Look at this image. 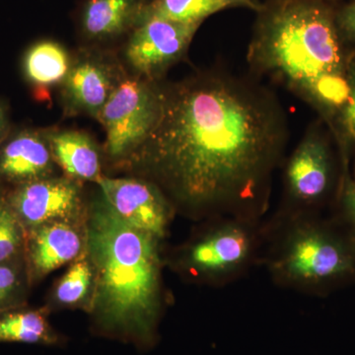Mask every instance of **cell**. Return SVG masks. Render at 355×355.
<instances>
[{"instance_id":"cell-1","label":"cell","mask_w":355,"mask_h":355,"mask_svg":"<svg viewBox=\"0 0 355 355\" xmlns=\"http://www.w3.org/2000/svg\"><path fill=\"white\" fill-rule=\"evenodd\" d=\"M159 99L153 130L128 164L191 209H227L260 197L286 139V116L268 91L209 76L159 91Z\"/></svg>"},{"instance_id":"cell-2","label":"cell","mask_w":355,"mask_h":355,"mask_svg":"<svg viewBox=\"0 0 355 355\" xmlns=\"http://www.w3.org/2000/svg\"><path fill=\"white\" fill-rule=\"evenodd\" d=\"M86 254L94 272L91 310L102 331L150 343L159 311L157 238L123 220L102 197L86 223Z\"/></svg>"},{"instance_id":"cell-3","label":"cell","mask_w":355,"mask_h":355,"mask_svg":"<svg viewBox=\"0 0 355 355\" xmlns=\"http://www.w3.org/2000/svg\"><path fill=\"white\" fill-rule=\"evenodd\" d=\"M250 58L261 70L321 106H345L347 78L336 11L324 0H270L261 6Z\"/></svg>"},{"instance_id":"cell-4","label":"cell","mask_w":355,"mask_h":355,"mask_svg":"<svg viewBox=\"0 0 355 355\" xmlns=\"http://www.w3.org/2000/svg\"><path fill=\"white\" fill-rule=\"evenodd\" d=\"M159 90L137 78L123 79L114 86L99 120L106 132V153L125 159L153 130L159 110Z\"/></svg>"},{"instance_id":"cell-5","label":"cell","mask_w":355,"mask_h":355,"mask_svg":"<svg viewBox=\"0 0 355 355\" xmlns=\"http://www.w3.org/2000/svg\"><path fill=\"white\" fill-rule=\"evenodd\" d=\"M26 231L55 221H83L81 190L76 180L46 177L16 186L6 197Z\"/></svg>"},{"instance_id":"cell-6","label":"cell","mask_w":355,"mask_h":355,"mask_svg":"<svg viewBox=\"0 0 355 355\" xmlns=\"http://www.w3.org/2000/svg\"><path fill=\"white\" fill-rule=\"evenodd\" d=\"M200 26L160 18L141 21L128 44V62L140 74L158 76L182 58Z\"/></svg>"},{"instance_id":"cell-7","label":"cell","mask_w":355,"mask_h":355,"mask_svg":"<svg viewBox=\"0 0 355 355\" xmlns=\"http://www.w3.org/2000/svg\"><path fill=\"white\" fill-rule=\"evenodd\" d=\"M291 279L321 282L345 277L354 270V258L333 236L317 230L302 231L291 240L282 260Z\"/></svg>"},{"instance_id":"cell-8","label":"cell","mask_w":355,"mask_h":355,"mask_svg":"<svg viewBox=\"0 0 355 355\" xmlns=\"http://www.w3.org/2000/svg\"><path fill=\"white\" fill-rule=\"evenodd\" d=\"M114 211L132 227L161 238L169 220V207L157 187L130 178H107L97 182Z\"/></svg>"},{"instance_id":"cell-9","label":"cell","mask_w":355,"mask_h":355,"mask_svg":"<svg viewBox=\"0 0 355 355\" xmlns=\"http://www.w3.org/2000/svg\"><path fill=\"white\" fill-rule=\"evenodd\" d=\"M81 222L55 221L26 231L24 259L30 284L80 258L86 249Z\"/></svg>"},{"instance_id":"cell-10","label":"cell","mask_w":355,"mask_h":355,"mask_svg":"<svg viewBox=\"0 0 355 355\" xmlns=\"http://www.w3.org/2000/svg\"><path fill=\"white\" fill-rule=\"evenodd\" d=\"M53 161L44 133L21 130L0 144V182L19 186L51 177Z\"/></svg>"},{"instance_id":"cell-11","label":"cell","mask_w":355,"mask_h":355,"mask_svg":"<svg viewBox=\"0 0 355 355\" xmlns=\"http://www.w3.org/2000/svg\"><path fill=\"white\" fill-rule=\"evenodd\" d=\"M249 236L241 228L227 226L210 233L189 251L188 265L205 275L227 272L244 263L250 253Z\"/></svg>"},{"instance_id":"cell-12","label":"cell","mask_w":355,"mask_h":355,"mask_svg":"<svg viewBox=\"0 0 355 355\" xmlns=\"http://www.w3.org/2000/svg\"><path fill=\"white\" fill-rule=\"evenodd\" d=\"M287 182L292 195L301 200H317L330 182V158L323 142L309 135L289 161Z\"/></svg>"},{"instance_id":"cell-13","label":"cell","mask_w":355,"mask_h":355,"mask_svg":"<svg viewBox=\"0 0 355 355\" xmlns=\"http://www.w3.org/2000/svg\"><path fill=\"white\" fill-rule=\"evenodd\" d=\"M114 86L104 65L94 60H84L70 67L64 79V93L71 109L98 120Z\"/></svg>"},{"instance_id":"cell-14","label":"cell","mask_w":355,"mask_h":355,"mask_svg":"<svg viewBox=\"0 0 355 355\" xmlns=\"http://www.w3.org/2000/svg\"><path fill=\"white\" fill-rule=\"evenodd\" d=\"M53 160L70 179L97 183L103 177L101 162L93 140L76 130L44 132Z\"/></svg>"},{"instance_id":"cell-15","label":"cell","mask_w":355,"mask_h":355,"mask_svg":"<svg viewBox=\"0 0 355 355\" xmlns=\"http://www.w3.org/2000/svg\"><path fill=\"white\" fill-rule=\"evenodd\" d=\"M144 0H87L81 26L91 39L113 38L137 25Z\"/></svg>"},{"instance_id":"cell-16","label":"cell","mask_w":355,"mask_h":355,"mask_svg":"<svg viewBox=\"0 0 355 355\" xmlns=\"http://www.w3.org/2000/svg\"><path fill=\"white\" fill-rule=\"evenodd\" d=\"M60 336L51 328L44 309L22 306L0 311V343L57 345Z\"/></svg>"},{"instance_id":"cell-17","label":"cell","mask_w":355,"mask_h":355,"mask_svg":"<svg viewBox=\"0 0 355 355\" xmlns=\"http://www.w3.org/2000/svg\"><path fill=\"white\" fill-rule=\"evenodd\" d=\"M69 70V53L55 42H38L26 53L25 76L36 87L46 88L64 81Z\"/></svg>"},{"instance_id":"cell-18","label":"cell","mask_w":355,"mask_h":355,"mask_svg":"<svg viewBox=\"0 0 355 355\" xmlns=\"http://www.w3.org/2000/svg\"><path fill=\"white\" fill-rule=\"evenodd\" d=\"M230 7L226 0H150L142 7L137 25L149 18L200 25L210 15Z\"/></svg>"},{"instance_id":"cell-19","label":"cell","mask_w":355,"mask_h":355,"mask_svg":"<svg viewBox=\"0 0 355 355\" xmlns=\"http://www.w3.org/2000/svg\"><path fill=\"white\" fill-rule=\"evenodd\" d=\"M94 291V272L87 254L81 256L72 263L55 291L58 304L74 307L83 304Z\"/></svg>"},{"instance_id":"cell-20","label":"cell","mask_w":355,"mask_h":355,"mask_svg":"<svg viewBox=\"0 0 355 355\" xmlns=\"http://www.w3.org/2000/svg\"><path fill=\"white\" fill-rule=\"evenodd\" d=\"M26 229L6 197L0 198V263L24 254Z\"/></svg>"},{"instance_id":"cell-21","label":"cell","mask_w":355,"mask_h":355,"mask_svg":"<svg viewBox=\"0 0 355 355\" xmlns=\"http://www.w3.org/2000/svg\"><path fill=\"white\" fill-rule=\"evenodd\" d=\"M29 284L24 254L0 263V311L22 306L25 286Z\"/></svg>"},{"instance_id":"cell-22","label":"cell","mask_w":355,"mask_h":355,"mask_svg":"<svg viewBox=\"0 0 355 355\" xmlns=\"http://www.w3.org/2000/svg\"><path fill=\"white\" fill-rule=\"evenodd\" d=\"M336 20L343 38L355 42V0L336 11Z\"/></svg>"},{"instance_id":"cell-23","label":"cell","mask_w":355,"mask_h":355,"mask_svg":"<svg viewBox=\"0 0 355 355\" xmlns=\"http://www.w3.org/2000/svg\"><path fill=\"white\" fill-rule=\"evenodd\" d=\"M343 121L349 132L355 135V88H352L349 102L345 105Z\"/></svg>"},{"instance_id":"cell-24","label":"cell","mask_w":355,"mask_h":355,"mask_svg":"<svg viewBox=\"0 0 355 355\" xmlns=\"http://www.w3.org/2000/svg\"><path fill=\"white\" fill-rule=\"evenodd\" d=\"M345 207L355 229V187H349L345 193Z\"/></svg>"},{"instance_id":"cell-25","label":"cell","mask_w":355,"mask_h":355,"mask_svg":"<svg viewBox=\"0 0 355 355\" xmlns=\"http://www.w3.org/2000/svg\"><path fill=\"white\" fill-rule=\"evenodd\" d=\"M233 7H249L254 10L259 11L261 9V4L259 3L257 0H226Z\"/></svg>"},{"instance_id":"cell-26","label":"cell","mask_w":355,"mask_h":355,"mask_svg":"<svg viewBox=\"0 0 355 355\" xmlns=\"http://www.w3.org/2000/svg\"><path fill=\"white\" fill-rule=\"evenodd\" d=\"M7 132V116L6 108L0 103V144L4 141Z\"/></svg>"},{"instance_id":"cell-27","label":"cell","mask_w":355,"mask_h":355,"mask_svg":"<svg viewBox=\"0 0 355 355\" xmlns=\"http://www.w3.org/2000/svg\"><path fill=\"white\" fill-rule=\"evenodd\" d=\"M1 197H2V195H1V193H0V198H1Z\"/></svg>"},{"instance_id":"cell-28","label":"cell","mask_w":355,"mask_h":355,"mask_svg":"<svg viewBox=\"0 0 355 355\" xmlns=\"http://www.w3.org/2000/svg\"><path fill=\"white\" fill-rule=\"evenodd\" d=\"M324 1H326V0H324Z\"/></svg>"}]
</instances>
